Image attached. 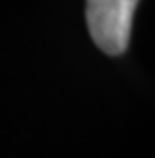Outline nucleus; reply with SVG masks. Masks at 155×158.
I'll return each mask as SVG.
<instances>
[{
	"label": "nucleus",
	"mask_w": 155,
	"mask_h": 158,
	"mask_svg": "<svg viewBox=\"0 0 155 158\" xmlns=\"http://www.w3.org/2000/svg\"><path fill=\"white\" fill-rule=\"evenodd\" d=\"M139 0H87V24L95 45L107 55H123Z\"/></svg>",
	"instance_id": "nucleus-1"
}]
</instances>
